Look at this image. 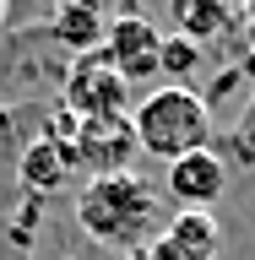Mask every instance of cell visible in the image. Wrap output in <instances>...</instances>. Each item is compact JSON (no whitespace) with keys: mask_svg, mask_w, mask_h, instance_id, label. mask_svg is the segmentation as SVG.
Segmentation results:
<instances>
[{"mask_svg":"<svg viewBox=\"0 0 255 260\" xmlns=\"http://www.w3.org/2000/svg\"><path fill=\"white\" fill-rule=\"evenodd\" d=\"M76 174V152L60 146L54 136H33L22 146V157H16V184L33 195V201H49V195H60Z\"/></svg>","mask_w":255,"mask_h":260,"instance_id":"9","label":"cell"},{"mask_svg":"<svg viewBox=\"0 0 255 260\" xmlns=\"http://www.w3.org/2000/svg\"><path fill=\"white\" fill-rule=\"evenodd\" d=\"M207 65V49H195L190 38H179V32H163L158 44V76L163 87H190V76Z\"/></svg>","mask_w":255,"mask_h":260,"instance_id":"11","label":"cell"},{"mask_svg":"<svg viewBox=\"0 0 255 260\" xmlns=\"http://www.w3.org/2000/svg\"><path fill=\"white\" fill-rule=\"evenodd\" d=\"M223 255V222L212 211H174L168 228L141 249V260H217Z\"/></svg>","mask_w":255,"mask_h":260,"instance_id":"7","label":"cell"},{"mask_svg":"<svg viewBox=\"0 0 255 260\" xmlns=\"http://www.w3.org/2000/svg\"><path fill=\"white\" fill-rule=\"evenodd\" d=\"M44 32H49V44L60 49L65 60L98 54L103 49V32H109L103 0H54V11L44 16Z\"/></svg>","mask_w":255,"mask_h":260,"instance_id":"8","label":"cell"},{"mask_svg":"<svg viewBox=\"0 0 255 260\" xmlns=\"http://www.w3.org/2000/svg\"><path fill=\"white\" fill-rule=\"evenodd\" d=\"M244 44L255 49V0H244Z\"/></svg>","mask_w":255,"mask_h":260,"instance_id":"13","label":"cell"},{"mask_svg":"<svg viewBox=\"0 0 255 260\" xmlns=\"http://www.w3.org/2000/svg\"><path fill=\"white\" fill-rule=\"evenodd\" d=\"M228 27H234V0H174V32L195 49H207Z\"/></svg>","mask_w":255,"mask_h":260,"instance_id":"10","label":"cell"},{"mask_svg":"<svg viewBox=\"0 0 255 260\" xmlns=\"http://www.w3.org/2000/svg\"><path fill=\"white\" fill-rule=\"evenodd\" d=\"M228 152H234V162H255V119H239V125H234Z\"/></svg>","mask_w":255,"mask_h":260,"instance_id":"12","label":"cell"},{"mask_svg":"<svg viewBox=\"0 0 255 260\" xmlns=\"http://www.w3.org/2000/svg\"><path fill=\"white\" fill-rule=\"evenodd\" d=\"M60 109H71L76 119H130V87L103 54H81L65 65Z\"/></svg>","mask_w":255,"mask_h":260,"instance_id":"3","label":"cell"},{"mask_svg":"<svg viewBox=\"0 0 255 260\" xmlns=\"http://www.w3.org/2000/svg\"><path fill=\"white\" fill-rule=\"evenodd\" d=\"M71 152H76V168L87 179H103V174H130L141 141H136L130 119H81Z\"/></svg>","mask_w":255,"mask_h":260,"instance_id":"5","label":"cell"},{"mask_svg":"<svg viewBox=\"0 0 255 260\" xmlns=\"http://www.w3.org/2000/svg\"><path fill=\"white\" fill-rule=\"evenodd\" d=\"M125 260H141V255H125Z\"/></svg>","mask_w":255,"mask_h":260,"instance_id":"15","label":"cell"},{"mask_svg":"<svg viewBox=\"0 0 255 260\" xmlns=\"http://www.w3.org/2000/svg\"><path fill=\"white\" fill-rule=\"evenodd\" d=\"M6 16H11V0H0V27H6Z\"/></svg>","mask_w":255,"mask_h":260,"instance_id":"14","label":"cell"},{"mask_svg":"<svg viewBox=\"0 0 255 260\" xmlns=\"http://www.w3.org/2000/svg\"><path fill=\"white\" fill-rule=\"evenodd\" d=\"M158 44H163V32L152 16L141 11H120L109 22V32H103V60L125 76V87H136V81H152L158 76Z\"/></svg>","mask_w":255,"mask_h":260,"instance_id":"4","label":"cell"},{"mask_svg":"<svg viewBox=\"0 0 255 260\" xmlns=\"http://www.w3.org/2000/svg\"><path fill=\"white\" fill-rule=\"evenodd\" d=\"M130 125H136L141 152H152L163 162L212 146V109L195 87H158V92H147L130 109Z\"/></svg>","mask_w":255,"mask_h":260,"instance_id":"2","label":"cell"},{"mask_svg":"<svg viewBox=\"0 0 255 260\" xmlns=\"http://www.w3.org/2000/svg\"><path fill=\"white\" fill-rule=\"evenodd\" d=\"M76 222L93 244L109 249H141L158 239V195L136 168L130 174H103L87 179L76 195Z\"/></svg>","mask_w":255,"mask_h":260,"instance_id":"1","label":"cell"},{"mask_svg":"<svg viewBox=\"0 0 255 260\" xmlns=\"http://www.w3.org/2000/svg\"><path fill=\"white\" fill-rule=\"evenodd\" d=\"M163 190L179 211H212L228 190V157L223 152H190V157H174L168 174H163Z\"/></svg>","mask_w":255,"mask_h":260,"instance_id":"6","label":"cell"}]
</instances>
